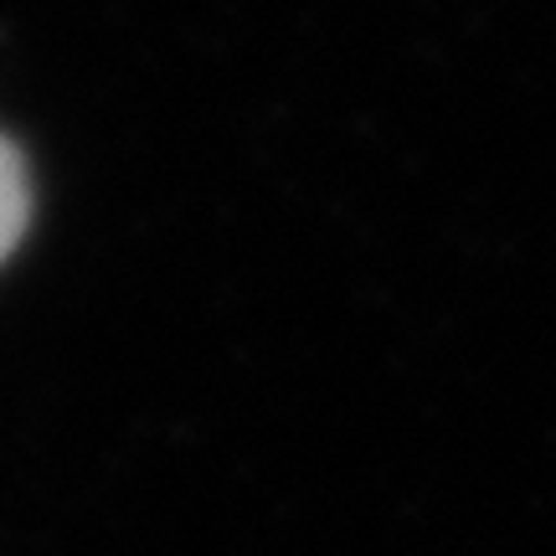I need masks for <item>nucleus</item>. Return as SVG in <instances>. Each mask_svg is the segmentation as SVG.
Returning <instances> with one entry per match:
<instances>
[{
    "instance_id": "1",
    "label": "nucleus",
    "mask_w": 556,
    "mask_h": 556,
    "mask_svg": "<svg viewBox=\"0 0 556 556\" xmlns=\"http://www.w3.org/2000/svg\"><path fill=\"white\" fill-rule=\"evenodd\" d=\"M31 222V176L11 139L0 135V263L11 258Z\"/></svg>"
}]
</instances>
